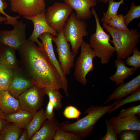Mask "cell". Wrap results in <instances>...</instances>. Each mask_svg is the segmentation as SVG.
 <instances>
[{
  "mask_svg": "<svg viewBox=\"0 0 140 140\" xmlns=\"http://www.w3.org/2000/svg\"><path fill=\"white\" fill-rule=\"evenodd\" d=\"M116 103L115 101L106 106H91L86 109L84 113L87 114L86 116L73 123L68 121L60 123L59 127L63 130L74 133L83 139L90 135L96 123L114 107Z\"/></svg>",
  "mask_w": 140,
  "mask_h": 140,
  "instance_id": "7a4b0ae2",
  "label": "cell"
},
{
  "mask_svg": "<svg viewBox=\"0 0 140 140\" xmlns=\"http://www.w3.org/2000/svg\"><path fill=\"white\" fill-rule=\"evenodd\" d=\"M132 55L128 57L126 59L125 64L132 66L136 71L140 67V52L136 47L133 50Z\"/></svg>",
  "mask_w": 140,
  "mask_h": 140,
  "instance_id": "1f68e13d",
  "label": "cell"
},
{
  "mask_svg": "<svg viewBox=\"0 0 140 140\" xmlns=\"http://www.w3.org/2000/svg\"><path fill=\"white\" fill-rule=\"evenodd\" d=\"M60 123L55 117L50 120L46 119L30 140H53L56 129L59 126Z\"/></svg>",
  "mask_w": 140,
  "mask_h": 140,
  "instance_id": "ac0fdd59",
  "label": "cell"
},
{
  "mask_svg": "<svg viewBox=\"0 0 140 140\" xmlns=\"http://www.w3.org/2000/svg\"><path fill=\"white\" fill-rule=\"evenodd\" d=\"M13 26L11 30H0V43L17 50L27 40V24L21 20Z\"/></svg>",
  "mask_w": 140,
  "mask_h": 140,
  "instance_id": "30bf717a",
  "label": "cell"
},
{
  "mask_svg": "<svg viewBox=\"0 0 140 140\" xmlns=\"http://www.w3.org/2000/svg\"><path fill=\"white\" fill-rule=\"evenodd\" d=\"M0 140H1V138L0 135Z\"/></svg>",
  "mask_w": 140,
  "mask_h": 140,
  "instance_id": "bcb514c9",
  "label": "cell"
},
{
  "mask_svg": "<svg viewBox=\"0 0 140 140\" xmlns=\"http://www.w3.org/2000/svg\"><path fill=\"white\" fill-rule=\"evenodd\" d=\"M99 2H102L104 3V4H107L108 3L109 1L110 0H97ZM116 1L117 0H115Z\"/></svg>",
  "mask_w": 140,
  "mask_h": 140,
  "instance_id": "b9f144b4",
  "label": "cell"
},
{
  "mask_svg": "<svg viewBox=\"0 0 140 140\" xmlns=\"http://www.w3.org/2000/svg\"><path fill=\"white\" fill-rule=\"evenodd\" d=\"M114 0H110L107 11L103 13V16L101 21L103 24H107L109 20L113 17L117 15L118 11L120 6L124 3V0H120L118 2H115Z\"/></svg>",
  "mask_w": 140,
  "mask_h": 140,
  "instance_id": "484cf974",
  "label": "cell"
},
{
  "mask_svg": "<svg viewBox=\"0 0 140 140\" xmlns=\"http://www.w3.org/2000/svg\"><path fill=\"white\" fill-rule=\"evenodd\" d=\"M140 17V5H135L132 2L130 9L127 14L124 16V20L127 27H128L130 22L134 19H138Z\"/></svg>",
  "mask_w": 140,
  "mask_h": 140,
  "instance_id": "f546056e",
  "label": "cell"
},
{
  "mask_svg": "<svg viewBox=\"0 0 140 140\" xmlns=\"http://www.w3.org/2000/svg\"><path fill=\"white\" fill-rule=\"evenodd\" d=\"M140 113V105L132 106L128 108L121 110L119 114L117 116L119 118H122L131 115L139 114Z\"/></svg>",
  "mask_w": 140,
  "mask_h": 140,
  "instance_id": "8d00e7d4",
  "label": "cell"
},
{
  "mask_svg": "<svg viewBox=\"0 0 140 140\" xmlns=\"http://www.w3.org/2000/svg\"><path fill=\"white\" fill-rule=\"evenodd\" d=\"M90 11L94 17L96 28L95 33L90 36L89 44L95 52L96 56L100 59L101 63L106 64L115 52V48L110 43L111 35L107 34L101 26L98 15L94 7H92Z\"/></svg>",
  "mask_w": 140,
  "mask_h": 140,
  "instance_id": "277c9868",
  "label": "cell"
},
{
  "mask_svg": "<svg viewBox=\"0 0 140 140\" xmlns=\"http://www.w3.org/2000/svg\"><path fill=\"white\" fill-rule=\"evenodd\" d=\"M108 97L103 104L114 100L121 99L134 92L140 88V74L126 83L121 84Z\"/></svg>",
  "mask_w": 140,
  "mask_h": 140,
  "instance_id": "9a60e30c",
  "label": "cell"
},
{
  "mask_svg": "<svg viewBox=\"0 0 140 140\" xmlns=\"http://www.w3.org/2000/svg\"><path fill=\"white\" fill-rule=\"evenodd\" d=\"M107 25L118 30L126 32L130 31L125 25L124 16L122 14L116 15L113 17L108 21Z\"/></svg>",
  "mask_w": 140,
  "mask_h": 140,
  "instance_id": "f1b7e54d",
  "label": "cell"
},
{
  "mask_svg": "<svg viewBox=\"0 0 140 140\" xmlns=\"http://www.w3.org/2000/svg\"><path fill=\"white\" fill-rule=\"evenodd\" d=\"M83 139L78 135L61 130L59 127L56 131L53 140H81Z\"/></svg>",
  "mask_w": 140,
  "mask_h": 140,
  "instance_id": "4dcf8cb0",
  "label": "cell"
},
{
  "mask_svg": "<svg viewBox=\"0 0 140 140\" xmlns=\"http://www.w3.org/2000/svg\"><path fill=\"white\" fill-rule=\"evenodd\" d=\"M28 133L26 129H24L22 134L18 139V140H27Z\"/></svg>",
  "mask_w": 140,
  "mask_h": 140,
  "instance_id": "f35d334b",
  "label": "cell"
},
{
  "mask_svg": "<svg viewBox=\"0 0 140 140\" xmlns=\"http://www.w3.org/2000/svg\"><path fill=\"white\" fill-rule=\"evenodd\" d=\"M3 1H6V0H2Z\"/></svg>",
  "mask_w": 140,
  "mask_h": 140,
  "instance_id": "f6af8a7d",
  "label": "cell"
},
{
  "mask_svg": "<svg viewBox=\"0 0 140 140\" xmlns=\"http://www.w3.org/2000/svg\"><path fill=\"white\" fill-rule=\"evenodd\" d=\"M34 114L22 109L14 113L2 115L0 116V117L8 122H12L15 124L24 129L26 128L32 120Z\"/></svg>",
  "mask_w": 140,
  "mask_h": 140,
  "instance_id": "44dd1931",
  "label": "cell"
},
{
  "mask_svg": "<svg viewBox=\"0 0 140 140\" xmlns=\"http://www.w3.org/2000/svg\"><path fill=\"white\" fill-rule=\"evenodd\" d=\"M0 108L5 114L14 113L22 109L19 100L12 96L7 90H0Z\"/></svg>",
  "mask_w": 140,
  "mask_h": 140,
  "instance_id": "d6986e66",
  "label": "cell"
},
{
  "mask_svg": "<svg viewBox=\"0 0 140 140\" xmlns=\"http://www.w3.org/2000/svg\"><path fill=\"white\" fill-rule=\"evenodd\" d=\"M11 10L23 17L38 15L46 9L45 0H9Z\"/></svg>",
  "mask_w": 140,
  "mask_h": 140,
  "instance_id": "8fae6325",
  "label": "cell"
},
{
  "mask_svg": "<svg viewBox=\"0 0 140 140\" xmlns=\"http://www.w3.org/2000/svg\"><path fill=\"white\" fill-rule=\"evenodd\" d=\"M103 27L112 37L110 42L114 46L117 58L126 59L132 53L140 40V33L136 29H132L125 31L113 28L103 24Z\"/></svg>",
  "mask_w": 140,
  "mask_h": 140,
  "instance_id": "3957f363",
  "label": "cell"
},
{
  "mask_svg": "<svg viewBox=\"0 0 140 140\" xmlns=\"http://www.w3.org/2000/svg\"><path fill=\"white\" fill-rule=\"evenodd\" d=\"M53 36L48 32L43 33L39 37L41 40L42 48L45 52L49 59L56 69L61 80L62 86L66 96L69 95L68 91V83L66 76L63 73L61 68L60 64L55 55L52 44Z\"/></svg>",
  "mask_w": 140,
  "mask_h": 140,
  "instance_id": "7c38bea8",
  "label": "cell"
},
{
  "mask_svg": "<svg viewBox=\"0 0 140 140\" xmlns=\"http://www.w3.org/2000/svg\"><path fill=\"white\" fill-rule=\"evenodd\" d=\"M44 88L35 85L18 97L21 108L33 114L41 109L45 95Z\"/></svg>",
  "mask_w": 140,
  "mask_h": 140,
  "instance_id": "9c48e42d",
  "label": "cell"
},
{
  "mask_svg": "<svg viewBox=\"0 0 140 140\" xmlns=\"http://www.w3.org/2000/svg\"><path fill=\"white\" fill-rule=\"evenodd\" d=\"M109 121L117 135L125 130L140 131V120L136 115L122 118L114 116L110 118Z\"/></svg>",
  "mask_w": 140,
  "mask_h": 140,
  "instance_id": "2e32d148",
  "label": "cell"
},
{
  "mask_svg": "<svg viewBox=\"0 0 140 140\" xmlns=\"http://www.w3.org/2000/svg\"><path fill=\"white\" fill-rule=\"evenodd\" d=\"M47 119L43 108L41 109L34 114L32 120L26 128L28 133L27 140H30L32 136L39 129L43 122Z\"/></svg>",
  "mask_w": 140,
  "mask_h": 140,
  "instance_id": "603a6c76",
  "label": "cell"
},
{
  "mask_svg": "<svg viewBox=\"0 0 140 140\" xmlns=\"http://www.w3.org/2000/svg\"><path fill=\"white\" fill-rule=\"evenodd\" d=\"M54 110L53 106L49 100L45 110V115L47 119L51 120L55 117V114L54 112Z\"/></svg>",
  "mask_w": 140,
  "mask_h": 140,
  "instance_id": "74e56055",
  "label": "cell"
},
{
  "mask_svg": "<svg viewBox=\"0 0 140 140\" xmlns=\"http://www.w3.org/2000/svg\"><path fill=\"white\" fill-rule=\"evenodd\" d=\"M118 135L117 139L119 140H138L140 139V131L125 130Z\"/></svg>",
  "mask_w": 140,
  "mask_h": 140,
  "instance_id": "d6a6232c",
  "label": "cell"
},
{
  "mask_svg": "<svg viewBox=\"0 0 140 140\" xmlns=\"http://www.w3.org/2000/svg\"><path fill=\"white\" fill-rule=\"evenodd\" d=\"M17 51L24 73L35 85L57 91L61 88V78L42 48L27 39Z\"/></svg>",
  "mask_w": 140,
  "mask_h": 140,
  "instance_id": "6da1fadb",
  "label": "cell"
},
{
  "mask_svg": "<svg viewBox=\"0 0 140 140\" xmlns=\"http://www.w3.org/2000/svg\"><path fill=\"white\" fill-rule=\"evenodd\" d=\"M8 123L9 122L6 120L0 117V132L3 129Z\"/></svg>",
  "mask_w": 140,
  "mask_h": 140,
  "instance_id": "ab89813d",
  "label": "cell"
},
{
  "mask_svg": "<svg viewBox=\"0 0 140 140\" xmlns=\"http://www.w3.org/2000/svg\"><path fill=\"white\" fill-rule=\"evenodd\" d=\"M8 6V4L2 0H0V14L4 15L7 18V21L4 22L5 24H10L13 26L17 24L18 21L17 19L20 18L19 16L16 17L10 16L6 14L4 11Z\"/></svg>",
  "mask_w": 140,
  "mask_h": 140,
  "instance_id": "836d02e7",
  "label": "cell"
},
{
  "mask_svg": "<svg viewBox=\"0 0 140 140\" xmlns=\"http://www.w3.org/2000/svg\"><path fill=\"white\" fill-rule=\"evenodd\" d=\"M87 24L85 21L81 20L72 12L69 17L62 31L66 40L70 43L72 51L76 55L84 41L83 37L88 36Z\"/></svg>",
  "mask_w": 140,
  "mask_h": 140,
  "instance_id": "5b68a950",
  "label": "cell"
},
{
  "mask_svg": "<svg viewBox=\"0 0 140 140\" xmlns=\"http://www.w3.org/2000/svg\"><path fill=\"white\" fill-rule=\"evenodd\" d=\"M140 100V89L126 97L123 99L116 100L114 107L108 113L110 114L120 107L128 103L138 101Z\"/></svg>",
  "mask_w": 140,
  "mask_h": 140,
  "instance_id": "83f0119b",
  "label": "cell"
},
{
  "mask_svg": "<svg viewBox=\"0 0 140 140\" xmlns=\"http://www.w3.org/2000/svg\"><path fill=\"white\" fill-rule=\"evenodd\" d=\"M73 8L65 2H55L46 10L45 18L49 26L58 33L62 31Z\"/></svg>",
  "mask_w": 140,
  "mask_h": 140,
  "instance_id": "52a82bcc",
  "label": "cell"
},
{
  "mask_svg": "<svg viewBox=\"0 0 140 140\" xmlns=\"http://www.w3.org/2000/svg\"><path fill=\"white\" fill-rule=\"evenodd\" d=\"M35 85L26 76L20 66L14 70L13 79L7 90L12 96L18 99L21 94Z\"/></svg>",
  "mask_w": 140,
  "mask_h": 140,
  "instance_id": "5bb4252c",
  "label": "cell"
},
{
  "mask_svg": "<svg viewBox=\"0 0 140 140\" xmlns=\"http://www.w3.org/2000/svg\"><path fill=\"white\" fill-rule=\"evenodd\" d=\"M105 121L107 128L106 133L104 136L101 137L100 140H117V134L109 120L106 119Z\"/></svg>",
  "mask_w": 140,
  "mask_h": 140,
  "instance_id": "d590c367",
  "label": "cell"
},
{
  "mask_svg": "<svg viewBox=\"0 0 140 140\" xmlns=\"http://www.w3.org/2000/svg\"><path fill=\"white\" fill-rule=\"evenodd\" d=\"M81 114L79 110L71 105L66 107L63 112L64 117L68 119H78Z\"/></svg>",
  "mask_w": 140,
  "mask_h": 140,
  "instance_id": "e575fe53",
  "label": "cell"
},
{
  "mask_svg": "<svg viewBox=\"0 0 140 140\" xmlns=\"http://www.w3.org/2000/svg\"><path fill=\"white\" fill-rule=\"evenodd\" d=\"M22 129L13 123H8L0 132L1 140H18Z\"/></svg>",
  "mask_w": 140,
  "mask_h": 140,
  "instance_id": "cb8c5ba5",
  "label": "cell"
},
{
  "mask_svg": "<svg viewBox=\"0 0 140 140\" xmlns=\"http://www.w3.org/2000/svg\"><path fill=\"white\" fill-rule=\"evenodd\" d=\"M45 9L36 16L31 17H23L24 18L31 21L33 23L34 29L31 35L27 39L36 43L39 47L42 48L41 43L38 40L39 36L45 32H48L53 36L56 37L58 33L52 28L47 23L45 18Z\"/></svg>",
  "mask_w": 140,
  "mask_h": 140,
  "instance_id": "4fadbf2b",
  "label": "cell"
},
{
  "mask_svg": "<svg viewBox=\"0 0 140 140\" xmlns=\"http://www.w3.org/2000/svg\"><path fill=\"white\" fill-rule=\"evenodd\" d=\"M16 50L9 46L3 45L0 49V65L16 69L20 66L16 55Z\"/></svg>",
  "mask_w": 140,
  "mask_h": 140,
  "instance_id": "7402d4cb",
  "label": "cell"
},
{
  "mask_svg": "<svg viewBox=\"0 0 140 140\" xmlns=\"http://www.w3.org/2000/svg\"><path fill=\"white\" fill-rule=\"evenodd\" d=\"M14 70L0 65V90H7L12 80Z\"/></svg>",
  "mask_w": 140,
  "mask_h": 140,
  "instance_id": "d4e9b609",
  "label": "cell"
},
{
  "mask_svg": "<svg viewBox=\"0 0 140 140\" xmlns=\"http://www.w3.org/2000/svg\"><path fill=\"white\" fill-rule=\"evenodd\" d=\"M81 47L80 54L75 64L74 75L78 81L86 86L87 82L86 76L94 70L93 60L96 55L89 44L84 41Z\"/></svg>",
  "mask_w": 140,
  "mask_h": 140,
  "instance_id": "8992f818",
  "label": "cell"
},
{
  "mask_svg": "<svg viewBox=\"0 0 140 140\" xmlns=\"http://www.w3.org/2000/svg\"><path fill=\"white\" fill-rule=\"evenodd\" d=\"M3 45L0 43V49L3 46Z\"/></svg>",
  "mask_w": 140,
  "mask_h": 140,
  "instance_id": "ee69618b",
  "label": "cell"
},
{
  "mask_svg": "<svg viewBox=\"0 0 140 140\" xmlns=\"http://www.w3.org/2000/svg\"><path fill=\"white\" fill-rule=\"evenodd\" d=\"M4 114L3 112L0 108V116Z\"/></svg>",
  "mask_w": 140,
  "mask_h": 140,
  "instance_id": "7bdbcfd3",
  "label": "cell"
},
{
  "mask_svg": "<svg viewBox=\"0 0 140 140\" xmlns=\"http://www.w3.org/2000/svg\"><path fill=\"white\" fill-rule=\"evenodd\" d=\"M115 66L117 68L116 72L109 77V79L111 81L115 82L117 86L124 83V80L132 75L136 71L133 67L130 68L126 66L125 61L118 58L115 60Z\"/></svg>",
  "mask_w": 140,
  "mask_h": 140,
  "instance_id": "ffe728a7",
  "label": "cell"
},
{
  "mask_svg": "<svg viewBox=\"0 0 140 140\" xmlns=\"http://www.w3.org/2000/svg\"><path fill=\"white\" fill-rule=\"evenodd\" d=\"M7 20V18L5 16H3L0 15V24L4 22H6Z\"/></svg>",
  "mask_w": 140,
  "mask_h": 140,
  "instance_id": "60d3db41",
  "label": "cell"
},
{
  "mask_svg": "<svg viewBox=\"0 0 140 140\" xmlns=\"http://www.w3.org/2000/svg\"><path fill=\"white\" fill-rule=\"evenodd\" d=\"M75 10L77 17L85 21L92 17L90 8L97 5V0H63Z\"/></svg>",
  "mask_w": 140,
  "mask_h": 140,
  "instance_id": "e0dca14e",
  "label": "cell"
},
{
  "mask_svg": "<svg viewBox=\"0 0 140 140\" xmlns=\"http://www.w3.org/2000/svg\"><path fill=\"white\" fill-rule=\"evenodd\" d=\"M45 94L49 97V100L53 104L54 110H58L62 107V96L59 91L47 88H44Z\"/></svg>",
  "mask_w": 140,
  "mask_h": 140,
  "instance_id": "4316f807",
  "label": "cell"
},
{
  "mask_svg": "<svg viewBox=\"0 0 140 140\" xmlns=\"http://www.w3.org/2000/svg\"><path fill=\"white\" fill-rule=\"evenodd\" d=\"M52 41L56 45V50L63 73L66 76L69 75L71 69L75 66L74 61L76 55L71 51L70 45L65 39L62 30L57 36H53Z\"/></svg>",
  "mask_w": 140,
  "mask_h": 140,
  "instance_id": "ba28073f",
  "label": "cell"
}]
</instances>
